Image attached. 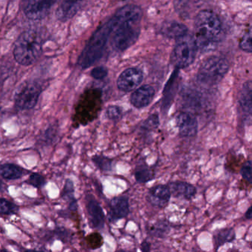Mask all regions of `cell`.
Here are the masks:
<instances>
[{
  "instance_id": "836d02e7",
  "label": "cell",
  "mask_w": 252,
  "mask_h": 252,
  "mask_svg": "<svg viewBox=\"0 0 252 252\" xmlns=\"http://www.w3.org/2000/svg\"><path fill=\"white\" fill-rule=\"evenodd\" d=\"M3 182H2V180H1V179H0V192L2 190V189H3Z\"/></svg>"
},
{
  "instance_id": "30bf717a",
  "label": "cell",
  "mask_w": 252,
  "mask_h": 252,
  "mask_svg": "<svg viewBox=\"0 0 252 252\" xmlns=\"http://www.w3.org/2000/svg\"><path fill=\"white\" fill-rule=\"evenodd\" d=\"M179 133L183 138H193L198 131V122L190 112H181L177 117Z\"/></svg>"
},
{
  "instance_id": "9a60e30c",
  "label": "cell",
  "mask_w": 252,
  "mask_h": 252,
  "mask_svg": "<svg viewBox=\"0 0 252 252\" xmlns=\"http://www.w3.org/2000/svg\"><path fill=\"white\" fill-rule=\"evenodd\" d=\"M171 196L182 200H191L197 193L196 186L184 181H174L169 183Z\"/></svg>"
},
{
  "instance_id": "f1b7e54d",
  "label": "cell",
  "mask_w": 252,
  "mask_h": 252,
  "mask_svg": "<svg viewBox=\"0 0 252 252\" xmlns=\"http://www.w3.org/2000/svg\"><path fill=\"white\" fill-rule=\"evenodd\" d=\"M240 47L243 51L248 53H252V32L251 31H248L240 41Z\"/></svg>"
},
{
  "instance_id": "603a6c76",
  "label": "cell",
  "mask_w": 252,
  "mask_h": 252,
  "mask_svg": "<svg viewBox=\"0 0 252 252\" xmlns=\"http://www.w3.org/2000/svg\"><path fill=\"white\" fill-rule=\"evenodd\" d=\"M18 207L12 202L5 198H0V215L11 216L18 212Z\"/></svg>"
},
{
  "instance_id": "8992f818",
  "label": "cell",
  "mask_w": 252,
  "mask_h": 252,
  "mask_svg": "<svg viewBox=\"0 0 252 252\" xmlns=\"http://www.w3.org/2000/svg\"><path fill=\"white\" fill-rule=\"evenodd\" d=\"M184 37L179 38L172 54V62L179 68H187L192 65L196 59L198 48L194 38L187 39Z\"/></svg>"
},
{
  "instance_id": "3957f363",
  "label": "cell",
  "mask_w": 252,
  "mask_h": 252,
  "mask_svg": "<svg viewBox=\"0 0 252 252\" xmlns=\"http://www.w3.org/2000/svg\"><path fill=\"white\" fill-rule=\"evenodd\" d=\"M112 31V18L97 28L78 59V65L81 68L87 69L101 59Z\"/></svg>"
},
{
  "instance_id": "4316f807",
  "label": "cell",
  "mask_w": 252,
  "mask_h": 252,
  "mask_svg": "<svg viewBox=\"0 0 252 252\" xmlns=\"http://www.w3.org/2000/svg\"><path fill=\"white\" fill-rule=\"evenodd\" d=\"M252 162L250 160L246 162L240 169V175L249 183H252Z\"/></svg>"
},
{
  "instance_id": "7402d4cb",
  "label": "cell",
  "mask_w": 252,
  "mask_h": 252,
  "mask_svg": "<svg viewBox=\"0 0 252 252\" xmlns=\"http://www.w3.org/2000/svg\"><path fill=\"white\" fill-rule=\"evenodd\" d=\"M62 196L67 200L70 201V209L72 211H75L77 209L76 200L74 198V185L72 180L68 179L65 182V187H64Z\"/></svg>"
},
{
  "instance_id": "6da1fadb",
  "label": "cell",
  "mask_w": 252,
  "mask_h": 252,
  "mask_svg": "<svg viewBox=\"0 0 252 252\" xmlns=\"http://www.w3.org/2000/svg\"><path fill=\"white\" fill-rule=\"evenodd\" d=\"M196 46L203 51L214 49L223 35L221 21L216 13L208 10L200 11L195 21Z\"/></svg>"
},
{
  "instance_id": "83f0119b",
  "label": "cell",
  "mask_w": 252,
  "mask_h": 252,
  "mask_svg": "<svg viewBox=\"0 0 252 252\" xmlns=\"http://www.w3.org/2000/svg\"><path fill=\"white\" fill-rule=\"evenodd\" d=\"M106 115L108 119L112 121H116L122 116V109L119 107L112 105L108 107L106 110Z\"/></svg>"
},
{
  "instance_id": "484cf974",
  "label": "cell",
  "mask_w": 252,
  "mask_h": 252,
  "mask_svg": "<svg viewBox=\"0 0 252 252\" xmlns=\"http://www.w3.org/2000/svg\"><path fill=\"white\" fill-rule=\"evenodd\" d=\"M57 135V128L55 126H51L43 132L41 136L40 142H45L46 144L53 143Z\"/></svg>"
},
{
  "instance_id": "d4e9b609",
  "label": "cell",
  "mask_w": 252,
  "mask_h": 252,
  "mask_svg": "<svg viewBox=\"0 0 252 252\" xmlns=\"http://www.w3.org/2000/svg\"><path fill=\"white\" fill-rule=\"evenodd\" d=\"M25 183H28V184L31 185L34 187L41 188L45 186V183H46V180H45V177L40 174L34 172V173L31 174Z\"/></svg>"
},
{
  "instance_id": "d6986e66",
  "label": "cell",
  "mask_w": 252,
  "mask_h": 252,
  "mask_svg": "<svg viewBox=\"0 0 252 252\" xmlns=\"http://www.w3.org/2000/svg\"><path fill=\"white\" fill-rule=\"evenodd\" d=\"M0 175L8 180H17L23 175L22 168L13 163H5L0 166Z\"/></svg>"
},
{
  "instance_id": "5bb4252c",
  "label": "cell",
  "mask_w": 252,
  "mask_h": 252,
  "mask_svg": "<svg viewBox=\"0 0 252 252\" xmlns=\"http://www.w3.org/2000/svg\"><path fill=\"white\" fill-rule=\"evenodd\" d=\"M252 82H246L244 84L240 95H239V107H240V115L243 122L246 124L251 122L252 117Z\"/></svg>"
},
{
  "instance_id": "f546056e",
  "label": "cell",
  "mask_w": 252,
  "mask_h": 252,
  "mask_svg": "<svg viewBox=\"0 0 252 252\" xmlns=\"http://www.w3.org/2000/svg\"><path fill=\"white\" fill-rule=\"evenodd\" d=\"M108 71L103 66L96 67L91 71V76L97 80H102L108 75Z\"/></svg>"
},
{
  "instance_id": "52a82bcc",
  "label": "cell",
  "mask_w": 252,
  "mask_h": 252,
  "mask_svg": "<svg viewBox=\"0 0 252 252\" xmlns=\"http://www.w3.org/2000/svg\"><path fill=\"white\" fill-rule=\"evenodd\" d=\"M42 91V87L36 82L24 84L16 95V108L18 110H29L35 108Z\"/></svg>"
},
{
  "instance_id": "44dd1931",
  "label": "cell",
  "mask_w": 252,
  "mask_h": 252,
  "mask_svg": "<svg viewBox=\"0 0 252 252\" xmlns=\"http://www.w3.org/2000/svg\"><path fill=\"white\" fill-rule=\"evenodd\" d=\"M135 178L139 183H146L154 179V172L146 163H139L135 169Z\"/></svg>"
},
{
  "instance_id": "ac0fdd59",
  "label": "cell",
  "mask_w": 252,
  "mask_h": 252,
  "mask_svg": "<svg viewBox=\"0 0 252 252\" xmlns=\"http://www.w3.org/2000/svg\"><path fill=\"white\" fill-rule=\"evenodd\" d=\"M161 31L164 36L179 39L182 37L186 36L188 29L183 24L172 21L163 24Z\"/></svg>"
},
{
  "instance_id": "1f68e13d",
  "label": "cell",
  "mask_w": 252,
  "mask_h": 252,
  "mask_svg": "<svg viewBox=\"0 0 252 252\" xmlns=\"http://www.w3.org/2000/svg\"><path fill=\"white\" fill-rule=\"evenodd\" d=\"M150 246V245H149L147 242H144L142 244V246H141V248H142V251H143V252H148V251L150 250V246Z\"/></svg>"
},
{
  "instance_id": "4fadbf2b",
  "label": "cell",
  "mask_w": 252,
  "mask_h": 252,
  "mask_svg": "<svg viewBox=\"0 0 252 252\" xmlns=\"http://www.w3.org/2000/svg\"><path fill=\"white\" fill-rule=\"evenodd\" d=\"M171 198V192L166 185L159 184L154 186L149 189L147 194V200L152 206L158 208L166 207Z\"/></svg>"
},
{
  "instance_id": "5b68a950",
  "label": "cell",
  "mask_w": 252,
  "mask_h": 252,
  "mask_svg": "<svg viewBox=\"0 0 252 252\" xmlns=\"http://www.w3.org/2000/svg\"><path fill=\"white\" fill-rule=\"evenodd\" d=\"M227 59L220 56H211L200 66L198 81L205 85H216L222 80L229 71Z\"/></svg>"
},
{
  "instance_id": "7c38bea8",
  "label": "cell",
  "mask_w": 252,
  "mask_h": 252,
  "mask_svg": "<svg viewBox=\"0 0 252 252\" xmlns=\"http://www.w3.org/2000/svg\"><path fill=\"white\" fill-rule=\"evenodd\" d=\"M156 91L153 87L149 85H143L135 90L130 97L132 106L137 109H142L150 105L155 97Z\"/></svg>"
},
{
  "instance_id": "cb8c5ba5",
  "label": "cell",
  "mask_w": 252,
  "mask_h": 252,
  "mask_svg": "<svg viewBox=\"0 0 252 252\" xmlns=\"http://www.w3.org/2000/svg\"><path fill=\"white\" fill-rule=\"evenodd\" d=\"M92 162L95 166L103 172H109L112 169V160L102 156H95L92 158Z\"/></svg>"
},
{
  "instance_id": "8fae6325",
  "label": "cell",
  "mask_w": 252,
  "mask_h": 252,
  "mask_svg": "<svg viewBox=\"0 0 252 252\" xmlns=\"http://www.w3.org/2000/svg\"><path fill=\"white\" fill-rule=\"evenodd\" d=\"M86 207L91 227L96 229H103L105 222V213L99 202L90 195L87 197Z\"/></svg>"
},
{
  "instance_id": "e0dca14e",
  "label": "cell",
  "mask_w": 252,
  "mask_h": 252,
  "mask_svg": "<svg viewBox=\"0 0 252 252\" xmlns=\"http://www.w3.org/2000/svg\"><path fill=\"white\" fill-rule=\"evenodd\" d=\"M111 217L114 220L125 218L129 214V199L126 196H119L110 201Z\"/></svg>"
},
{
  "instance_id": "d6a6232c",
  "label": "cell",
  "mask_w": 252,
  "mask_h": 252,
  "mask_svg": "<svg viewBox=\"0 0 252 252\" xmlns=\"http://www.w3.org/2000/svg\"><path fill=\"white\" fill-rule=\"evenodd\" d=\"M245 216H246V218L247 219V220H251L252 217V207H249V209H248L247 211H246V215H245Z\"/></svg>"
},
{
  "instance_id": "4dcf8cb0",
  "label": "cell",
  "mask_w": 252,
  "mask_h": 252,
  "mask_svg": "<svg viewBox=\"0 0 252 252\" xmlns=\"http://www.w3.org/2000/svg\"><path fill=\"white\" fill-rule=\"evenodd\" d=\"M145 128L146 129H156L159 126V117L156 114L150 115L144 123Z\"/></svg>"
},
{
  "instance_id": "7a4b0ae2",
  "label": "cell",
  "mask_w": 252,
  "mask_h": 252,
  "mask_svg": "<svg viewBox=\"0 0 252 252\" xmlns=\"http://www.w3.org/2000/svg\"><path fill=\"white\" fill-rule=\"evenodd\" d=\"M44 37L42 33L36 29H29L21 34L14 45V59L23 66L33 65L42 52Z\"/></svg>"
},
{
  "instance_id": "ba28073f",
  "label": "cell",
  "mask_w": 252,
  "mask_h": 252,
  "mask_svg": "<svg viewBox=\"0 0 252 252\" xmlns=\"http://www.w3.org/2000/svg\"><path fill=\"white\" fill-rule=\"evenodd\" d=\"M143 78V72L141 70L135 68H128L118 78V88L124 92H130L140 85Z\"/></svg>"
},
{
  "instance_id": "9c48e42d",
  "label": "cell",
  "mask_w": 252,
  "mask_h": 252,
  "mask_svg": "<svg viewBox=\"0 0 252 252\" xmlns=\"http://www.w3.org/2000/svg\"><path fill=\"white\" fill-rule=\"evenodd\" d=\"M57 0H30L25 8V15L32 20H40L47 17Z\"/></svg>"
},
{
  "instance_id": "2e32d148",
  "label": "cell",
  "mask_w": 252,
  "mask_h": 252,
  "mask_svg": "<svg viewBox=\"0 0 252 252\" xmlns=\"http://www.w3.org/2000/svg\"><path fill=\"white\" fill-rule=\"evenodd\" d=\"M83 0H63L57 8L55 17L61 22H67L72 18L82 6Z\"/></svg>"
},
{
  "instance_id": "ffe728a7",
  "label": "cell",
  "mask_w": 252,
  "mask_h": 252,
  "mask_svg": "<svg viewBox=\"0 0 252 252\" xmlns=\"http://www.w3.org/2000/svg\"><path fill=\"white\" fill-rule=\"evenodd\" d=\"M235 239V232L233 229H223L215 234L214 243L216 250L220 246L226 244V243H231Z\"/></svg>"
},
{
  "instance_id": "277c9868",
  "label": "cell",
  "mask_w": 252,
  "mask_h": 252,
  "mask_svg": "<svg viewBox=\"0 0 252 252\" xmlns=\"http://www.w3.org/2000/svg\"><path fill=\"white\" fill-rule=\"evenodd\" d=\"M113 22L112 42L116 51H125L136 42L140 34L139 26L140 20L121 21L115 16L112 17Z\"/></svg>"
}]
</instances>
